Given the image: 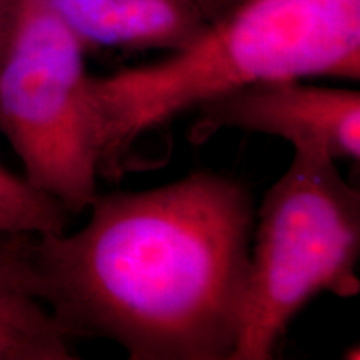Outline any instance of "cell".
I'll return each instance as SVG.
<instances>
[{
	"label": "cell",
	"instance_id": "6da1fadb",
	"mask_svg": "<svg viewBox=\"0 0 360 360\" xmlns=\"http://www.w3.org/2000/svg\"><path fill=\"white\" fill-rule=\"evenodd\" d=\"M89 210L79 231L35 247L44 300L69 334L130 360H232L255 225L245 184L195 170L98 193Z\"/></svg>",
	"mask_w": 360,
	"mask_h": 360
},
{
	"label": "cell",
	"instance_id": "7a4b0ae2",
	"mask_svg": "<svg viewBox=\"0 0 360 360\" xmlns=\"http://www.w3.org/2000/svg\"><path fill=\"white\" fill-rule=\"evenodd\" d=\"M360 79V0H240L186 51L90 75L101 177L135 142L207 98L277 79Z\"/></svg>",
	"mask_w": 360,
	"mask_h": 360
},
{
	"label": "cell",
	"instance_id": "3957f363",
	"mask_svg": "<svg viewBox=\"0 0 360 360\" xmlns=\"http://www.w3.org/2000/svg\"><path fill=\"white\" fill-rule=\"evenodd\" d=\"M359 257V188L335 160L294 150L257 210L232 360L276 357L287 328L315 295H357Z\"/></svg>",
	"mask_w": 360,
	"mask_h": 360
},
{
	"label": "cell",
	"instance_id": "277c9868",
	"mask_svg": "<svg viewBox=\"0 0 360 360\" xmlns=\"http://www.w3.org/2000/svg\"><path fill=\"white\" fill-rule=\"evenodd\" d=\"M85 53L49 0H19L0 60V134L27 182L70 215L101 193Z\"/></svg>",
	"mask_w": 360,
	"mask_h": 360
},
{
	"label": "cell",
	"instance_id": "5b68a950",
	"mask_svg": "<svg viewBox=\"0 0 360 360\" xmlns=\"http://www.w3.org/2000/svg\"><path fill=\"white\" fill-rule=\"evenodd\" d=\"M191 141L204 143L225 129L265 134L297 152L328 159H360V92L321 87L304 79L245 84L207 98L197 107Z\"/></svg>",
	"mask_w": 360,
	"mask_h": 360
},
{
	"label": "cell",
	"instance_id": "8992f818",
	"mask_svg": "<svg viewBox=\"0 0 360 360\" xmlns=\"http://www.w3.org/2000/svg\"><path fill=\"white\" fill-rule=\"evenodd\" d=\"M85 51H186L240 0H49Z\"/></svg>",
	"mask_w": 360,
	"mask_h": 360
},
{
	"label": "cell",
	"instance_id": "52a82bcc",
	"mask_svg": "<svg viewBox=\"0 0 360 360\" xmlns=\"http://www.w3.org/2000/svg\"><path fill=\"white\" fill-rule=\"evenodd\" d=\"M37 237L0 229V360H75L77 340L44 300Z\"/></svg>",
	"mask_w": 360,
	"mask_h": 360
},
{
	"label": "cell",
	"instance_id": "ba28073f",
	"mask_svg": "<svg viewBox=\"0 0 360 360\" xmlns=\"http://www.w3.org/2000/svg\"><path fill=\"white\" fill-rule=\"evenodd\" d=\"M72 215L58 202L39 192L24 175L0 164V229L35 236L65 231Z\"/></svg>",
	"mask_w": 360,
	"mask_h": 360
},
{
	"label": "cell",
	"instance_id": "9c48e42d",
	"mask_svg": "<svg viewBox=\"0 0 360 360\" xmlns=\"http://www.w3.org/2000/svg\"><path fill=\"white\" fill-rule=\"evenodd\" d=\"M17 6H19V0H0V60H2L8 35H11Z\"/></svg>",
	"mask_w": 360,
	"mask_h": 360
},
{
	"label": "cell",
	"instance_id": "30bf717a",
	"mask_svg": "<svg viewBox=\"0 0 360 360\" xmlns=\"http://www.w3.org/2000/svg\"><path fill=\"white\" fill-rule=\"evenodd\" d=\"M360 350H359V344H352L349 349H345L344 352H342V357L347 359V360H359L360 359Z\"/></svg>",
	"mask_w": 360,
	"mask_h": 360
}]
</instances>
